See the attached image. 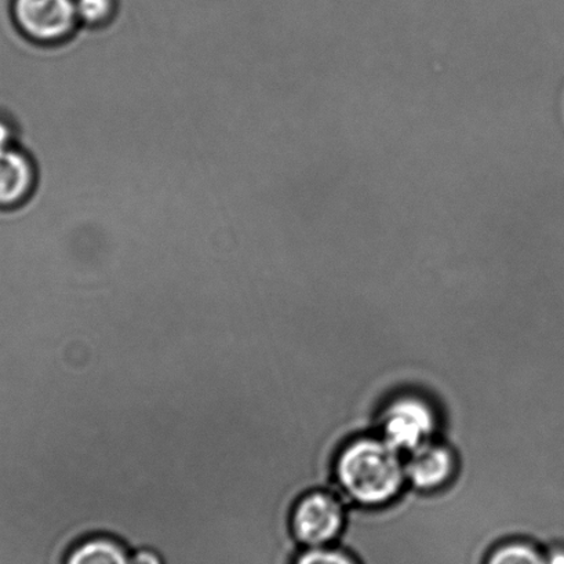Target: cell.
<instances>
[{"instance_id":"3","label":"cell","mask_w":564,"mask_h":564,"mask_svg":"<svg viewBox=\"0 0 564 564\" xmlns=\"http://www.w3.org/2000/svg\"><path fill=\"white\" fill-rule=\"evenodd\" d=\"M348 524V509L341 497L330 489L305 492L294 503L290 525L303 547L333 545L341 539Z\"/></svg>"},{"instance_id":"6","label":"cell","mask_w":564,"mask_h":564,"mask_svg":"<svg viewBox=\"0 0 564 564\" xmlns=\"http://www.w3.org/2000/svg\"><path fill=\"white\" fill-rule=\"evenodd\" d=\"M35 183V170L23 152L0 150V209H10L29 198Z\"/></svg>"},{"instance_id":"13","label":"cell","mask_w":564,"mask_h":564,"mask_svg":"<svg viewBox=\"0 0 564 564\" xmlns=\"http://www.w3.org/2000/svg\"><path fill=\"white\" fill-rule=\"evenodd\" d=\"M544 564H564V550L555 547L544 553Z\"/></svg>"},{"instance_id":"12","label":"cell","mask_w":564,"mask_h":564,"mask_svg":"<svg viewBox=\"0 0 564 564\" xmlns=\"http://www.w3.org/2000/svg\"><path fill=\"white\" fill-rule=\"evenodd\" d=\"M13 133L12 129H10V126L7 122H3V120H0V150H7V148H10V142H12Z\"/></svg>"},{"instance_id":"7","label":"cell","mask_w":564,"mask_h":564,"mask_svg":"<svg viewBox=\"0 0 564 564\" xmlns=\"http://www.w3.org/2000/svg\"><path fill=\"white\" fill-rule=\"evenodd\" d=\"M65 564H130V551L113 536L90 535L70 547Z\"/></svg>"},{"instance_id":"8","label":"cell","mask_w":564,"mask_h":564,"mask_svg":"<svg viewBox=\"0 0 564 564\" xmlns=\"http://www.w3.org/2000/svg\"><path fill=\"white\" fill-rule=\"evenodd\" d=\"M485 564H544V552L528 540L506 541L487 553Z\"/></svg>"},{"instance_id":"4","label":"cell","mask_w":564,"mask_h":564,"mask_svg":"<svg viewBox=\"0 0 564 564\" xmlns=\"http://www.w3.org/2000/svg\"><path fill=\"white\" fill-rule=\"evenodd\" d=\"M12 12L21 32L43 43L64 40L78 20L75 0H13Z\"/></svg>"},{"instance_id":"2","label":"cell","mask_w":564,"mask_h":564,"mask_svg":"<svg viewBox=\"0 0 564 564\" xmlns=\"http://www.w3.org/2000/svg\"><path fill=\"white\" fill-rule=\"evenodd\" d=\"M440 426L436 410L429 399L417 393H402L391 399L377 417L379 435L403 457L435 441Z\"/></svg>"},{"instance_id":"5","label":"cell","mask_w":564,"mask_h":564,"mask_svg":"<svg viewBox=\"0 0 564 564\" xmlns=\"http://www.w3.org/2000/svg\"><path fill=\"white\" fill-rule=\"evenodd\" d=\"M458 454L446 443L432 441L404 456L408 485L413 490L431 495L453 485L459 473Z\"/></svg>"},{"instance_id":"9","label":"cell","mask_w":564,"mask_h":564,"mask_svg":"<svg viewBox=\"0 0 564 564\" xmlns=\"http://www.w3.org/2000/svg\"><path fill=\"white\" fill-rule=\"evenodd\" d=\"M293 564H359L352 553L337 546L303 547Z\"/></svg>"},{"instance_id":"10","label":"cell","mask_w":564,"mask_h":564,"mask_svg":"<svg viewBox=\"0 0 564 564\" xmlns=\"http://www.w3.org/2000/svg\"><path fill=\"white\" fill-rule=\"evenodd\" d=\"M78 19L89 24L102 23L112 13V0H75Z\"/></svg>"},{"instance_id":"11","label":"cell","mask_w":564,"mask_h":564,"mask_svg":"<svg viewBox=\"0 0 564 564\" xmlns=\"http://www.w3.org/2000/svg\"><path fill=\"white\" fill-rule=\"evenodd\" d=\"M130 564H164L163 557L151 547H140L130 552Z\"/></svg>"},{"instance_id":"1","label":"cell","mask_w":564,"mask_h":564,"mask_svg":"<svg viewBox=\"0 0 564 564\" xmlns=\"http://www.w3.org/2000/svg\"><path fill=\"white\" fill-rule=\"evenodd\" d=\"M334 485L360 509L391 506L408 485L404 457L380 435H359L339 447Z\"/></svg>"}]
</instances>
